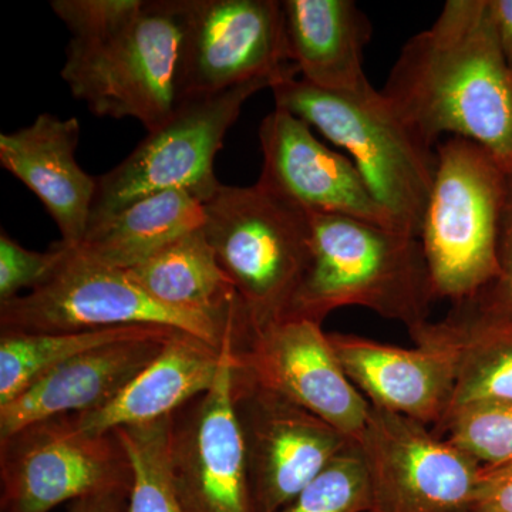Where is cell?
I'll return each instance as SVG.
<instances>
[{
    "label": "cell",
    "instance_id": "obj_9",
    "mask_svg": "<svg viewBox=\"0 0 512 512\" xmlns=\"http://www.w3.org/2000/svg\"><path fill=\"white\" fill-rule=\"evenodd\" d=\"M133 478L116 431L80 429L74 414L35 421L0 439L2 512H49L64 501L131 491Z\"/></svg>",
    "mask_w": 512,
    "mask_h": 512
},
{
    "label": "cell",
    "instance_id": "obj_24",
    "mask_svg": "<svg viewBox=\"0 0 512 512\" xmlns=\"http://www.w3.org/2000/svg\"><path fill=\"white\" fill-rule=\"evenodd\" d=\"M178 330L137 325L66 333L0 332V407L74 356L123 340L170 338Z\"/></svg>",
    "mask_w": 512,
    "mask_h": 512
},
{
    "label": "cell",
    "instance_id": "obj_27",
    "mask_svg": "<svg viewBox=\"0 0 512 512\" xmlns=\"http://www.w3.org/2000/svg\"><path fill=\"white\" fill-rule=\"evenodd\" d=\"M369 484L357 444H350L278 512H367Z\"/></svg>",
    "mask_w": 512,
    "mask_h": 512
},
{
    "label": "cell",
    "instance_id": "obj_14",
    "mask_svg": "<svg viewBox=\"0 0 512 512\" xmlns=\"http://www.w3.org/2000/svg\"><path fill=\"white\" fill-rule=\"evenodd\" d=\"M185 93L204 96L299 76L289 57L284 6L278 0H190Z\"/></svg>",
    "mask_w": 512,
    "mask_h": 512
},
{
    "label": "cell",
    "instance_id": "obj_13",
    "mask_svg": "<svg viewBox=\"0 0 512 512\" xmlns=\"http://www.w3.org/2000/svg\"><path fill=\"white\" fill-rule=\"evenodd\" d=\"M222 353L214 386L171 416V478L185 512H255L232 396V336Z\"/></svg>",
    "mask_w": 512,
    "mask_h": 512
},
{
    "label": "cell",
    "instance_id": "obj_16",
    "mask_svg": "<svg viewBox=\"0 0 512 512\" xmlns=\"http://www.w3.org/2000/svg\"><path fill=\"white\" fill-rule=\"evenodd\" d=\"M426 323L410 332L414 349L348 333H328V338L343 372L367 402L436 427L453 402L456 355Z\"/></svg>",
    "mask_w": 512,
    "mask_h": 512
},
{
    "label": "cell",
    "instance_id": "obj_30",
    "mask_svg": "<svg viewBox=\"0 0 512 512\" xmlns=\"http://www.w3.org/2000/svg\"><path fill=\"white\" fill-rule=\"evenodd\" d=\"M457 311L477 316H512V173L508 174L507 198L498 244V274L476 298L457 306Z\"/></svg>",
    "mask_w": 512,
    "mask_h": 512
},
{
    "label": "cell",
    "instance_id": "obj_29",
    "mask_svg": "<svg viewBox=\"0 0 512 512\" xmlns=\"http://www.w3.org/2000/svg\"><path fill=\"white\" fill-rule=\"evenodd\" d=\"M66 247L56 242L47 252L25 249L2 231L0 234V303L18 298L22 289L37 288L63 261Z\"/></svg>",
    "mask_w": 512,
    "mask_h": 512
},
{
    "label": "cell",
    "instance_id": "obj_15",
    "mask_svg": "<svg viewBox=\"0 0 512 512\" xmlns=\"http://www.w3.org/2000/svg\"><path fill=\"white\" fill-rule=\"evenodd\" d=\"M258 136L261 187L305 211L348 215L397 231L353 161L320 143L306 121L275 107Z\"/></svg>",
    "mask_w": 512,
    "mask_h": 512
},
{
    "label": "cell",
    "instance_id": "obj_21",
    "mask_svg": "<svg viewBox=\"0 0 512 512\" xmlns=\"http://www.w3.org/2000/svg\"><path fill=\"white\" fill-rule=\"evenodd\" d=\"M126 272L134 284L164 305L248 325L237 289L218 264L204 228L184 235Z\"/></svg>",
    "mask_w": 512,
    "mask_h": 512
},
{
    "label": "cell",
    "instance_id": "obj_25",
    "mask_svg": "<svg viewBox=\"0 0 512 512\" xmlns=\"http://www.w3.org/2000/svg\"><path fill=\"white\" fill-rule=\"evenodd\" d=\"M114 431L126 447L134 474L124 512H185L171 478V416Z\"/></svg>",
    "mask_w": 512,
    "mask_h": 512
},
{
    "label": "cell",
    "instance_id": "obj_6",
    "mask_svg": "<svg viewBox=\"0 0 512 512\" xmlns=\"http://www.w3.org/2000/svg\"><path fill=\"white\" fill-rule=\"evenodd\" d=\"M188 19L190 0H146L117 39L96 49L67 50L62 79L96 116L133 117L153 133L187 100Z\"/></svg>",
    "mask_w": 512,
    "mask_h": 512
},
{
    "label": "cell",
    "instance_id": "obj_26",
    "mask_svg": "<svg viewBox=\"0 0 512 512\" xmlns=\"http://www.w3.org/2000/svg\"><path fill=\"white\" fill-rule=\"evenodd\" d=\"M434 429L481 466L512 461V402L471 404L448 414Z\"/></svg>",
    "mask_w": 512,
    "mask_h": 512
},
{
    "label": "cell",
    "instance_id": "obj_2",
    "mask_svg": "<svg viewBox=\"0 0 512 512\" xmlns=\"http://www.w3.org/2000/svg\"><path fill=\"white\" fill-rule=\"evenodd\" d=\"M309 222L311 254L286 318L322 325L335 309L362 306L409 332L429 322L436 298L419 238L348 215L309 212Z\"/></svg>",
    "mask_w": 512,
    "mask_h": 512
},
{
    "label": "cell",
    "instance_id": "obj_20",
    "mask_svg": "<svg viewBox=\"0 0 512 512\" xmlns=\"http://www.w3.org/2000/svg\"><path fill=\"white\" fill-rule=\"evenodd\" d=\"M289 57L301 79L326 92L357 94L372 87L363 53L372 25L352 0H284Z\"/></svg>",
    "mask_w": 512,
    "mask_h": 512
},
{
    "label": "cell",
    "instance_id": "obj_31",
    "mask_svg": "<svg viewBox=\"0 0 512 512\" xmlns=\"http://www.w3.org/2000/svg\"><path fill=\"white\" fill-rule=\"evenodd\" d=\"M470 512H512V461L481 466Z\"/></svg>",
    "mask_w": 512,
    "mask_h": 512
},
{
    "label": "cell",
    "instance_id": "obj_3",
    "mask_svg": "<svg viewBox=\"0 0 512 512\" xmlns=\"http://www.w3.org/2000/svg\"><path fill=\"white\" fill-rule=\"evenodd\" d=\"M271 90L278 109L306 121L349 154L397 231L420 237L437 153L380 90L326 92L298 76Z\"/></svg>",
    "mask_w": 512,
    "mask_h": 512
},
{
    "label": "cell",
    "instance_id": "obj_1",
    "mask_svg": "<svg viewBox=\"0 0 512 512\" xmlns=\"http://www.w3.org/2000/svg\"><path fill=\"white\" fill-rule=\"evenodd\" d=\"M382 93L431 147L467 138L512 173V70L490 0H448L404 45Z\"/></svg>",
    "mask_w": 512,
    "mask_h": 512
},
{
    "label": "cell",
    "instance_id": "obj_22",
    "mask_svg": "<svg viewBox=\"0 0 512 512\" xmlns=\"http://www.w3.org/2000/svg\"><path fill=\"white\" fill-rule=\"evenodd\" d=\"M204 224V204L190 192H158L87 232L77 248L100 264L127 271Z\"/></svg>",
    "mask_w": 512,
    "mask_h": 512
},
{
    "label": "cell",
    "instance_id": "obj_33",
    "mask_svg": "<svg viewBox=\"0 0 512 512\" xmlns=\"http://www.w3.org/2000/svg\"><path fill=\"white\" fill-rule=\"evenodd\" d=\"M490 9L498 42L512 70V0H490Z\"/></svg>",
    "mask_w": 512,
    "mask_h": 512
},
{
    "label": "cell",
    "instance_id": "obj_19",
    "mask_svg": "<svg viewBox=\"0 0 512 512\" xmlns=\"http://www.w3.org/2000/svg\"><path fill=\"white\" fill-rule=\"evenodd\" d=\"M222 362V348L178 330L160 355L110 403L74 417L80 429L104 434L173 416L214 386Z\"/></svg>",
    "mask_w": 512,
    "mask_h": 512
},
{
    "label": "cell",
    "instance_id": "obj_4",
    "mask_svg": "<svg viewBox=\"0 0 512 512\" xmlns=\"http://www.w3.org/2000/svg\"><path fill=\"white\" fill-rule=\"evenodd\" d=\"M508 173L473 140L448 137L420 231L434 298L463 305L498 274V244Z\"/></svg>",
    "mask_w": 512,
    "mask_h": 512
},
{
    "label": "cell",
    "instance_id": "obj_18",
    "mask_svg": "<svg viewBox=\"0 0 512 512\" xmlns=\"http://www.w3.org/2000/svg\"><path fill=\"white\" fill-rule=\"evenodd\" d=\"M173 336L110 343L55 367L0 407V439L35 421L100 409L123 392Z\"/></svg>",
    "mask_w": 512,
    "mask_h": 512
},
{
    "label": "cell",
    "instance_id": "obj_7",
    "mask_svg": "<svg viewBox=\"0 0 512 512\" xmlns=\"http://www.w3.org/2000/svg\"><path fill=\"white\" fill-rule=\"evenodd\" d=\"M137 325L180 329L222 348L244 322L225 323L164 305L123 269L100 264L70 247L46 282L28 295L0 303V332L66 333Z\"/></svg>",
    "mask_w": 512,
    "mask_h": 512
},
{
    "label": "cell",
    "instance_id": "obj_17",
    "mask_svg": "<svg viewBox=\"0 0 512 512\" xmlns=\"http://www.w3.org/2000/svg\"><path fill=\"white\" fill-rule=\"evenodd\" d=\"M80 124L40 114L28 127L0 134V163L22 181L55 220L66 247L82 245L89 231L97 178L76 160Z\"/></svg>",
    "mask_w": 512,
    "mask_h": 512
},
{
    "label": "cell",
    "instance_id": "obj_5",
    "mask_svg": "<svg viewBox=\"0 0 512 512\" xmlns=\"http://www.w3.org/2000/svg\"><path fill=\"white\" fill-rule=\"evenodd\" d=\"M204 208L205 235L237 289L248 332L285 319L311 254L309 212L258 183L221 184Z\"/></svg>",
    "mask_w": 512,
    "mask_h": 512
},
{
    "label": "cell",
    "instance_id": "obj_12",
    "mask_svg": "<svg viewBox=\"0 0 512 512\" xmlns=\"http://www.w3.org/2000/svg\"><path fill=\"white\" fill-rule=\"evenodd\" d=\"M235 366L252 382L325 420L353 443L370 403L343 372L320 323L286 318L251 330L232 345Z\"/></svg>",
    "mask_w": 512,
    "mask_h": 512
},
{
    "label": "cell",
    "instance_id": "obj_23",
    "mask_svg": "<svg viewBox=\"0 0 512 512\" xmlns=\"http://www.w3.org/2000/svg\"><path fill=\"white\" fill-rule=\"evenodd\" d=\"M426 328L456 355V386L446 417L471 404L512 402V316L457 311Z\"/></svg>",
    "mask_w": 512,
    "mask_h": 512
},
{
    "label": "cell",
    "instance_id": "obj_10",
    "mask_svg": "<svg viewBox=\"0 0 512 512\" xmlns=\"http://www.w3.org/2000/svg\"><path fill=\"white\" fill-rule=\"evenodd\" d=\"M369 484L367 512H470L481 464L429 426L370 404L357 441Z\"/></svg>",
    "mask_w": 512,
    "mask_h": 512
},
{
    "label": "cell",
    "instance_id": "obj_32",
    "mask_svg": "<svg viewBox=\"0 0 512 512\" xmlns=\"http://www.w3.org/2000/svg\"><path fill=\"white\" fill-rule=\"evenodd\" d=\"M130 491H109L73 501L69 512H124Z\"/></svg>",
    "mask_w": 512,
    "mask_h": 512
},
{
    "label": "cell",
    "instance_id": "obj_28",
    "mask_svg": "<svg viewBox=\"0 0 512 512\" xmlns=\"http://www.w3.org/2000/svg\"><path fill=\"white\" fill-rule=\"evenodd\" d=\"M146 0H52L53 12L69 29L67 50L96 49L123 35Z\"/></svg>",
    "mask_w": 512,
    "mask_h": 512
},
{
    "label": "cell",
    "instance_id": "obj_11",
    "mask_svg": "<svg viewBox=\"0 0 512 512\" xmlns=\"http://www.w3.org/2000/svg\"><path fill=\"white\" fill-rule=\"evenodd\" d=\"M255 512H278L353 444L345 434L232 366ZM356 444V443H355Z\"/></svg>",
    "mask_w": 512,
    "mask_h": 512
},
{
    "label": "cell",
    "instance_id": "obj_8",
    "mask_svg": "<svg viewBox=\"0 0 512 512\" xmlns=\"http://www.w3.org/2000/svg\"><path fill=\"white\" fill-rule=\"evenodd\" d=\"M264 89H272V83L256 80L224 92L188 97L163 127L148 133L130 156L97 178L89 231L158 192L181 190L202 204L210 200L221 187L214 163L224 138L242 106Z\"/></svg>",
    "mask_w": 512,
    "mask_h": 512
}]
</instances>
